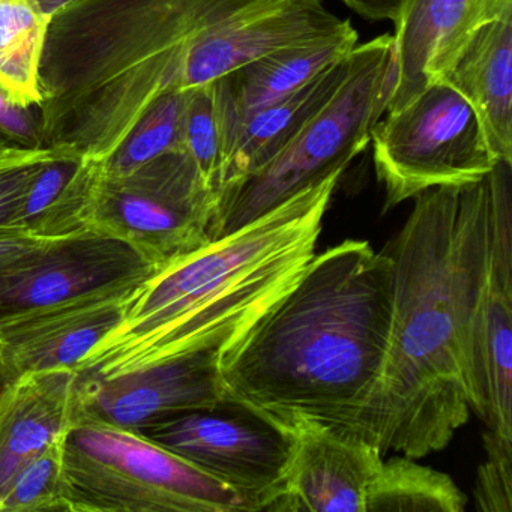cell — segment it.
<instances>
[{"instance_id": "obj_4", "label": "cell", "mask_w": 512, "mask_h": 512, "mask_svg": "<svg viewBox=\"0 0 512 512\" xmlns=\"http://www.w3.org/2000/svg\"><path fill=\"white\" fill-rule=\"evenodd\" d=\"M338 181L326 179L139 284L121 322L74 368L80 379H109L209 350L223 355L313 259Z\"/></svg>"}, {"instance_id": "obj_23", "label": "cell", "mask_w": 512, "mask_h": 512, "mask_svg": "<svg viewBox=\"0 0 512 512\" xmlns=\"http://www.w3.org/2000/svg\"><path fill=\"white\" fill-rule=\"evenodd\" d=\"M190 92H173L158 100L121 146L100 163L103 173L127 175L167 152L185 151L184 118Z\"/></svg>"}, {"instance_id": "obj_31", "label": "cell", "mask_w": 512, "mask_h": 512, "mask_svg": "<svg viewBox=\"0 0 512 512\" xmlns=\"http://www.w3.org/2000/svg\"><path fill=\"white\" fill-rule=\"evenodd\" d=\"M343 2L362 19L371 20V22L389 20L395 25L400 19L406 0H343Z\"/></svg>"}, {"instance_id": "obj_17", "label": "cell", "mask_w": 512, "mask_h": 512, "mask_svg": "<svg viewBox=\"0 0 512 512\" xmlns=\"http://www.w3.org/2000/svg\"><path fill=\"white\" fill-rule=\"evenodd\" d=\"M80 422L74 368L29 371L0 388V497L17 475Z\"/></svg>"}, {"instance_id": "obj_30", "label": "cell", "mask_w": 512, "mask_h": 512, "mask_svg": "<svg viewBox=\"0 0 512 512\" xmlns=\"http://www.w3.org/2000/svg\"><path fill=\"white\" fill-rule=\"evenodd\" d=\"M50 239L55 238H40L16 229H0V271L34 253Z\"/></svg>"}, {"instance_id": "obj_7", "label": "cell", "mask_w": 512, "mask_h": 512, "mask_svg": "<svg viewBox=\"0 0 512 512\" xmlns=\"http://www.w3.org/2000/svg\"><path fill=\"white\" fill-rule=\"evenodd\" d=\"M94 163L80 230L122 239L161 266L212 241L218 196L185 151L167 152L121 176Z\"/></svg>"}, {"instance_id": "obj_33", "label": "cell", "mask_w": 512, "mask_h": 512, "mask_svg": "<svg viewBox=\"0 0 512 512\" xmlns=\"http://www.w3.org/2000/svg\"><path fill=\"white\" fill-rule=\"evenodd\" d=\"M0 388H2V382H0Z\"/></svg>"}, {"instance_id": "obj_11", "label": "cell", "mask_w": 512, "mask_h": 512, "mask_svg": "<svg viewBox=\"0 0 512 512\" xmlns=\"http://www.w3.org/2000/svg\"><path fill=\"white\" fill-rule=\"evenodd\" d=\"M161 268L113 236L80 232L50 239L0 271V322L89 293L143 283Z\"/></svg>"}, {"instance_id": "obj_29", "label": "cell", "mask_w": 512, "mask_h": 512, "mask_svg": "<svg viewBox=\"0 0 512 512\" xmlns=\"http://www.w3.org/2000/svg\"><path fill=\"white\" fill-rule=\"evenodd\" d=\"M0 139L19 148H43L38 109L20 106L2 88H0Z\"/></svg>"}, {"instance_id": "obj_34", "label": "cell", "mask_w": 512, "mask_h": 512, "mask_svg": "<svg viewBox=\"0 0 512 512\" xmlns=\"http://www.w3.org/2000/svg\"><path fill=\"white\" fill-rule=\"evenodd\" d=\"M56 2H59V0H56Z\"/></svg>"}, {"instance_id": "obj_13", "label": "cell", "mask_w": 512, "mask_h": 512, "mask_svg": "<svg viewBox=\"0 0 512 512\" xmlns=\"http://www.w3.org/2000/svg\"><path fill=\"white\" fill-rule=\"evenodd\" d=\"M238 401L221 374V353H194L109 379H80V421L133 431L188 412Z\"/></svg>"}, {"instance_id": "obj_6", "label": "cell", "mask_w": 512, "mask_h": 512, "mask_svg": "<svg viewBox=\"0 0 512 512\" xmlns=\"http://www.w3.org/2000/svg\"><path fill=\"white\" fill-rule=\"evenodd\" d=\"M67 512H256L140 431L82 419L64 445Z\"/></svg>"}, {"instance_id": "obj_3", "label": "cell", "mask_w": 512, "mask_h": 512, "mask_svg": "<svg viewBox=\"0 0 512 512\" xmlns=\"http://www.w3.org/2000/svg\"><path fill=\"white\" fill-rule=\"evenodd\" d=\"M322 0H59L40 65L41 146L106 161L166 95L193 47L259 11Z\"/></svg>"}, {"instance_id": "obj_20", "label": "cell", "mask_w": 512, "mask_h": 512, "mask_svg": "<svg viewBox=\"0 0 512 512\" xmlns=\"http://www.w3.org/2000/svg\"><path fill=\"white\" fill-rule=\"evenodd\" d=\"M349 68L347 56L289 97L248 116L227 151L220 196L272 160L334 98Z\"/></svg>"}, {"instance_id": "obj_2", "label": "cell", "mask_w": 512, "mask_h": 512, "mask_svg": "<svg viewBox=\"0 0 512 512\" xmlns=\"http://www.w3.org/2000/svg\"><path fill=\"white\" fill-rule=\"evenodd\" d=\"M392 305L388 251L344 241L314 254L295 284L221 355L224 382L262 415L296 413L361 436Z\"/></svg>"}, {"instance_id": "obj_27", "label": "cell", "mask_w": 512, "mask_h": 512, "mask_svg": "<svg viewBox=\"0 0 512 512\" xmlns=\"http://www.w3.org/2000/svg\"><path fill=\"white\" fill-rule=\"evenodd\" d=\"M485 460L476 475L475 500L479 511L511 512L512 442L487 430Z\"/></svg>"}, {"instance_id": "obj_24", "label": "cell", "mask_w": 512, "mask_h": 512, "mask_svg": "<svg viewBox=\"0 0 512 512\" xmlns=\"http://www.w3.org/2000/svg\"><path fill=\"white\" fill-rule=\"evenodd\" d=\"M65 440L32 460L0 497V512L65 511Z\"/></svg>"}, {"instance_id": "obj_15", "label": "cell", "mask_w": 512, "mask_h": 512, "mask_svg": "<svg viewBox=\"0 0 512 512\" xmlns=\"http://www.w3.org/2000/svg\"><path fill=\"white\" fill-rule=\"evenodd\" d=\"M512 11V0H406L395 23L394 83L386 113L437 82L479 26Z\"/></svg>"}, {"instance_id": "obj_28", "label": "cell", "mask_w": 512, "mask_h": 512, "mask_svg": "<svg viewBox=\"0 0 512 512\" xmlns=\"http://www.w3.org/2000/svg\"><path fill=\"white\" fill-rule=\"evenodd\" d=\"M62 151L52 148H16L0 155V229H11L29 185L40 170Z\"/></svg>"}, {"instance_id": "obj_16", "label": "cell", "mask_w": 512, "mask_h": 512, "mask_svg": "<svg viewBox=\"0 0 512 512\" xmlns=\"http://www.w3.org/2000/svg\"><path fill=\"white\" fill-rule=\"evenodd\" d=\"M349 23L329 13L322 2H296L232 20L209 31L193 47L182 74V91L208 85L280 50L329 37Z\"/></svg>"}, {"instance_id": "obj_26", "label": "cell", "mask_w": 512, "mask_h": 512, "mask_svg": "<svg viewBox=\"0 0 512 512\" xmlns=\"http://www.w3.org/2000/svg\"><path fill=\"white\" fill-rule=\"evenodd\" d=\"M82 158L62 151L50 160L29 185L19 209L11 221V229L38 236V227L55 208L82 164ZM41 238V236H40Z\"/></svg>"}, {"instance_id": "obj_19", "label": "cell", "mask_w": 512, "mask_h": 512, "mask_svg": "<svg viewBox=\"0 0 512 512\" xmlns=\"http://www.w3.org/2000/svg\"><path fill=\"white\" fill-rule=\"evenodd\" d=\"M439 80L469 101L494 158L512 164V11L476 28Z\"/></svg>"}, {"instance_id": "obj_1", "label": "cell", "mask_w": 512, "mask_h": 512, "mask_svg": "<svg viewBox=\"0 0 512 512\" xmlns=\"http://www.w3.org/2000/svg\"><path fill=\"white\" fill-rule=\"evenodd\" d=\"M415 199L386 250L394 262L391 331L359 434L383 455L419 460L446 448L469 421L464 314L487 248L490 181L431 188Z\"/></svg>"}, {"instance_id": "obj_32", "label": "cell", "mask_w": 512, "mask_h": 512, "mask_svg": "<svg viewBox=\"0 0 512 512\" xmlns=\"http://www.w3.org/2000/svg\"><path fill=\"white\" fill-rule=\"evenodd\" d=\"M13 148H16V146L10 145V143L0 139V155L7 154V152H10Z\"/></svg>"}, {"instance_id": "obj_21", "label": "cell", "mask_w": 512, "mask_h": 512, "mask_svg": "<svg viewBox=\"0 0 512 512\" xmlns=\"http://www.w3.org/2000/svg\"><path fill=\"white\" fill-rule=\"evenodd\" d=\"M50 11L43 0H0V88L17 104H41L40 65Z\"/></svg>"}, {"instance_id": "obj_5", "label": "cell", "mask_w": 512, "mask_h": 512, "mask_svg": "<svg viewBox=\"0 0 512 512\" xmlns=\"http://www.w3.org/2000/svg\"><path fill=\"white\" fill-rule=\"evenodd\" d=\"M346 80L331 101L265 166L220 196L212 239L247 226L298 194L341 178L382 118L394 83V37L356 46Z\"/></svg>"}, {"instance_id": "obj_14", "label": "cell", "mask_w": 512, "mask_h": 512, "mask_svg": "<svg viewBox=\"0 0 512 512\" xmlns=\"http://www.w3.org/2000/svg\"><path fill=\"white\" fill-rule=\"evenodd\" d=\"M137 286L100 290L0 322L2 385L29 371L76 368L121 322Z\"/></svg>"}, {"instance_id": "obj_25", "label": "cell", "mask_w": 512, "mask_h": 512, "mask_svg": "<svg viewBox=\"0 0 512 512\" xmlns=\"http://www.w3.org/2000/svg\"><path fill=\"white\" fill-rule=\"evenodd\" d=\"M184 149L205 184L220 200L223 136L212 83L191 89L184 118Z\"/></svg>"}, {"instance_id": "obj_10", "label": "cell", "mask_w": 512, "mask_h": 512, "mask_svg": "<svg viewBox=\"0 0 512 512\" xmlns=\"http://www.w3.org/2000/svg\"><path fill=\"white\" fill-rule=\"evenodd\" d=\"M142 433L238 491L254 511L269 512L283 491L289 434L241 401L188 410Z\"/></svg>"}, {"instance_id": "obj_22", "label": "cell", "mask_w": 512, "mask_h": 512, "mask_svg": "<svg viewBox=\"0 0 512 512\" xmlns=\"http://www.w3.org/2000/svg\"><path fill=\"white\" fill-rule=\"evenodd\" d=\"M466 503L454 479L403 455L383 461L365 512H461Z\"/></svg>"}, {"instance_id": "obj_9", "label": "cell", "mask_w": 512, "mask_h": 512, "mask_svg": "<svg viewBox=\"0 0 512 512\" xmlns=\"http://www.w3.org/2000/svg\"><path fill=\"white\" fill-rule=\"evenodd\" d=\"M490 229L467 293L464 377L470 412L512 442V164L488 173Z\"/></svg>"}, {"instance_id": "obj_12", "label": "cell", "mask_w": 512, "mask_h": 512, "mask_svg": "<svg viewBox=\"0 0 512 512\" xmlns=\"http://www.w3.org/2000/svg\"><path fill=\"white\" fill-rule=\"evenodd\" d=\"M266 418L290 439L286 481L269 512H365L383 464L376 445L296 413Z\"/></svg>"}, {"instance_id": "obj_8", "label": "cell", "mask_w": 512, "mask_h": 512, "mask_svg": "<svg viewBox=\"0 0 512 512\" xmlns=\"http://www.w3.org/2000/svg\"><path fill=\"white\" fill-rule=\"evenodd\" d=\"M371 142L385 209L431 188L475 184L499 163L469 101L443 80L377 122Z\"/></svg>"}, {"instance_id": "obj_18", "label": "cell", "mask_w": 512, "mask_h": 512, "mask_svg": "<svg viewBox=\"0 0 512 512\" xmlns=\"http://www.w3.org/2000/svg\"><path fill=\"white\" fill-rule=\"evenodd\" d=\"M356 46L358 32L349 23L329 37L272 53L211 82L224 161L236 131L248 116L289 97L326 68L347 58Z\"/></svg>"}]
</instances>
